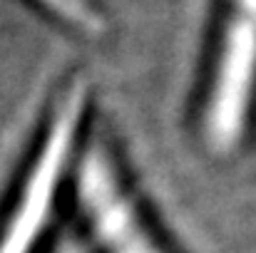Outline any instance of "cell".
Returning <instances> with one entry per match:
<instances>
[{
  "mask_svg": "<svg viewBox=\"0 0 256 253\" xmlns=\"http://www.w3.org/2000/svg\"><path fill=\"white\" fill-rule=\"evenodd\" d=\"M82 107H85V87L75 84L68 92L65 102L60 104V109L50 124V132L38 154V162L28 176L20 204H18L15 214L10 216L8 229L2 234L0 253H30L32 244L38 241V236L45 226V219L50 214L58 181L68 164Z\"/></svg>",
  "mask_w": 256,
  "mask_h": 253,
  "instance_id": "cell-1",
  "label": "cell"
},
{
  "mask_svg": "<svg viewBox=\"0 0 256 253\" xmlns=\"http://www.w3.org/2000/svg\"><path fill=\"white\" fill-rule=\"evenodd\" d=\"M256 80V17L242 10L226 27L206 109V137L216 152H229L244 134Z\"/></svg>",
  "mask_w": 256,
  "mask_h": 253,
  "instance_id": "cell-2",
  "label": "cell"
},
{
  "mask_svg": "<svg viewBox=\"0 0 256 253\" xmlns=\"http://www.w3.org/2000/svg\"><path fill=\"white\" fill-rule=\"evenodd\" d=\"M78 194L104 253H164L122 191L107 154L92 147L78 174Z\"/></svg>",
  "mask_w": 256,
  "mask_h": 253,
  "instance_id": "cell-3",
  "label": "cell"
},
{
  "mask_svg": "<svg viewBox=\"0 0 256 253\" xmlns=\"http://www.w3.org/2000/svg\"><path fill=\"white\" fill-rule=\"evenodd\" d=\"M40 2H45L55 15L65 17L68 22H72L75 27H80L85 32H102L104 30V20L85 0H40Z\"/></svg>",
  "mask_w": 256,
  "mask_h": 253,
  "instance_id": "cell-4",
  "label": "cell"
},
{
  "mask_svg": "<svg viewBox=\"0 0 256 253\" xmlns=\"http://www.w3.org/2000/svg\"><path fill=\"white\" fill-rule=\"evenodd\" d=\"M242 5H244L246 12H252V15L256 17V0H242Z\"/></svg>",
  "mask_w": 256,
  "mask_h": 253,
  "instance_id": "cell-5",
  "label": "cell"
}]
</instances>
